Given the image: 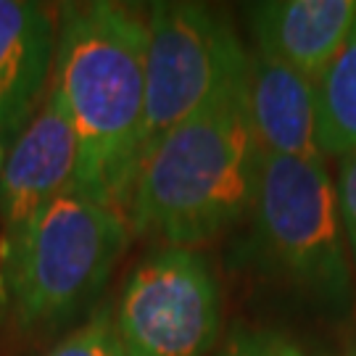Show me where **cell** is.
Returning a JSON list of instances; mask_svg holds the SVG:
<instances>
[{
    "label": "cell",
    "instance_id": "4fadbf2b",
    "mask_svg": "<svg viewBox=\"0 0 356 356\" xmlns=\"http://www.w3.org/2000/svg\"><path fill=\"white\" fill-rule=\"evenodd\" d=\"M219 356H306L304 348L277 330L232 332Z\"/></svg>",
    "mask_w": 356,
    "mask_h": 356
},
{
    "label": "cell",
    "instance_id": "3957f363",
    "mask_svg": "<svg viewBox=\"0 0 356 356\" xmlns=\"http://www.w3.org/2000/svg\"><path fill=\"white\" fill-rule=\"evenodd\" d=\"M129 216L69 188L0 238V327L53 332L98 296L129 245Z\"/></svg>",
    "mask_w": 356,
    "mask_h": 356
},
{
    "label": "cell",
    "instance_id": "277c9868",
    "mask_svg": "<svg viewBox=\"0 0 356 356\" xmlns=\"http://www.w3.org/2000/svg\"><path fill=\"white\" fill-rule=\"evenodd\" d=\"M259 254L317 304L348 312L354 275L346 256L338 191L325 161L261 156L254 201Z\"/></svg>",
    "mask_w": 356,
    "mask_h": 356
},
{
    "label": "cell",
    "instance_id": "52a82bcc",
    "mask_svg": "<svg viewBox=\"0 0 356 356\" xmlns=\"http://www.w3.org/2000/svg\"><path fill=\"white\" fill-rule=\"evenodd\" d=\"M76 135L61 92L48 90L26 127L8 143L0 172V238L24 227L56 195L74 185Z\"/></svg>",
    "mask_w": 356,
    "mask_h": 356
},
{
    "label": "cell",
    "instance_id": "9c48e42d",
    "mask_svg": "<svg viewBox=\"0 0 356 356\" xmlns=\"http://www.w3.org/2000/svg\"><path fill=\"white\" fill-rule=\"evenodd\" d=\"M245 106L261 153L322 161L317 82L256 48L248 53Z\"/></svg>",
    "mask_w": 356,
    "mask_h": 356
},
{
    "label": "cell",
    "instance_id": "7c38bea8",
    "mask_svg": "<svg viewBox=\"0 0 356 356\" xmlns=\"http://www.w3.org/2000/svg\"><path fill=\"white\" fill-rule=\"evenodd\" d=\"M45 356H127L124 346L114 330V317L111 312H95L92 317L74 330L69 338L51 348Z\"/></svg>",
    "mask_w": 356,
    "mask_h": 356
},
{
    "label": "cell",
    "instance_id": "9a60e30c",
    "mask_svg": "<svg viewBox=\"0 0 356 356\" xmlns=\"http://www.w3.org/2000/svg\"><path fill=\"white\" fill-rule=\"evenodd\" d=\"M3 161H6V145L0 143V172H3Z\"/></svg>",
    "mask_w": 356,
    "mask_h": 356
},
{
    "label": "cell",
    "instance_id": "8fae6325",
    "mask_svg": "<svg viewBox=\"0 0 356 356\" xmlns=\"http://www.w3.org/2000/svg\"><path fill=\"white\" fill-rule=\"evenodd\" d=\"M322 156L356 151V22L341 53L317 82Z\"/></svg>",
    "mask_w": 356,
    "mask_h": 356
},
{
    "label": "cell",
    "instance_id": "ba28073f",
    "mask_svg": "<svg viewBox=\"0 0 356 356\" xmlns=\"http://www.w3.org/2000/svg\"><path fill=\"white\" fill-rule=\"evenodd\" d=\"M58 24L29 0H0V143H11L53 85Z\"/></svg>",
    "mask_w": 356,
    "mask_h": 356
},
{
    "label": "cell",
    "instance_id": "5bb4252c",
    "mask_svg": "<svg viewBox=\"0 0 356 356\" xmlns=\"http://www.w3.org/2000/svg\"><path fill=\"white\" fill-rule=\"evenodd\" d=\"M335 191H338V209H341L343 232L348 238V248H351L356 264V151L341 156Z\"/></svg>",
    "mask_w": 356,
    "mask_h": 356
},
{
    "label": "cell",
    "instance_id": "7a4b0ae2",
    "mask_svg": "<svg viewBox=\"0 0 356 356\" xmlns=\"http://www.w3.org/2000/svg\"><path fill=\"white\" fill-rule=\"evenodd\" d=\"M261 156L241 88L148 153L129 198V227L188 248L222 235L254 211Z\"/></svg>",
    "mask_w": 356,
    "mask_h": 356
},
{
    "label": "cell",
    "instance_id": "6da1fadb",
    "mask_svg": "<svg viewBox=\"0 0 356 356\" xmlns=\"http://www.w3.org/2000/svg\"><path fill=\"white\" fill-rule=\"evenodd\" d=\"M148 22L116 3L64 6L53 88L76 135V191L127 214L145 111Z\"/></svg>",
    "mask_w": 356,
    "mask_h": 356
},
{
    "label": "cell",
    "instance_id": "30bf717a",
    "mask_svg": "<svg viewBox=\"0 0 356 356\" xmlns=\"http://www.w3.org/2000/svg\"><path fill=\"white\" fill-rule=\"evenodd\" d=\"M356 22V0H269L251 6L259 51L319 82Z\"/></svg>",
    "mask_w": 356,
    "mask_h": 356
},
{
    "label": "cell",
    "instance_id": "8992f818",
    "mask_svg": "<svg viewBox=\"0 0 356 356\" xmlns=\"http://www.w3.org/2000/svg\"><path fill=\"white\" fill-rule=\"evenodd\" d=\"M127 356H206L222 332V291L204 256L164 245L127 280L114 314Z\"/></svg>",
    "mask_w": 356,
    "mask_h": 356
},
{
    "label": "cell",
    "instance_id": "5b68a950",
    "mask_svg": "<svg viewBox=\"0 0 356 356\" xmlns=\"http://www.w3.org/2000/svg\"><path fill=\"white\" fill-rule=\"evenodd\" d=\"M245 74L248 53L222 13L201 3H156L148 13L138 172L172 129L245 88Z\"/></svg>",
    "mask_w": 356,
    "mask_h": 356
}]
</instances>
